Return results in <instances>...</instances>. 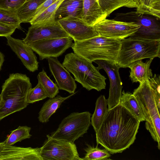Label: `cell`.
<instances>
[{
	"label": "cell",
	"mask_w": 160,
	"mask_h": 160,
	"mask_svg": "<svg viewBox=\"0 0 160 160\" xmlns=\"http://www.w3.org/2000/svg\"><path fill=\"white\" fill-rule=\"evenodd\" d=\"M119 104L125 107L140 122L145 121L139 103L132 93L123 90Z\"/></svg>",
	"instance_id": "cell-23"
},
{
	"label": "cell",
	"mask_w": 160,
	"mask_h": 160,
	"mask_svg": "<svg viewBox=\"0 0 160 160\" xmlns=\"http://www.w3.org/2000/svg\"><path fill=\"white\" fill-rule=\"evenodd\" d=\"M64 0H57L42 13L30 22L33 24L51 25L55 23V15L57 9Z\"/></svg>",
	"instance_id": "cell-24"
},
{
	"label": "cell",
	"mask_w": 160,
	"mask_h": 160,
	"mask_svg": "<svg viewBox=\"0 0 160 160\" xmlns=\"http://www.w3.org/2000/svg\"><path fill=\"white\" fill-rule=\"evenodd\" d=\"M73 40L70 37L44 39L34 42L28 45L39 55L40 60H42L59 57L71 47Z\"/></svg>",
	"instance_id": "cell-11"
},
{
	"label": "cell",
	"mask_w": 160,
	"mask_h": 160,
	"mask_svg": "<svg viewBox=\"0 0 160 160\" xmlns=\"http://www.w3.org/2000/svg\"><path fill=\"white\" fill-rule=\"evenodd\" d=\"M47 137L41 147L42 160H82L74 143L53 138L50 135Z\"/></svg>",
	"instance_id": "cell-8"
},
{
	"label": "cell",
	"mask_w": 160,
	"mask_h": 160,
	"mask_svg": "<svg viewBox=\"0 0 160 160\" xmlns=\"http://www.w3.org/2000/svg\"><path fill=\"white\" fill-rule=\"evenodd\" d=\"M138 87L134 90L133 95L140 106L146 123L160 120L159 111L155 100L154 92L148 79L139 83Z\"/></svg>",
	"instance_id": "cell-10"
},
{
	"label": "cell",
	"mask_w": 160,
	"mask_h": 160,
	"mask_svg": "<svg viewBox=\"0 0 160 160\" xmlns=\"http://www.w3.org/2000/svg\"><path fill=\"white\" fill-rule=\"evenodd\" d=\"M48 96L41 84L39 82L33 88H31L28 91L27 97V103H32L42 100Z\"/></svg>",
	"instance_id": "cell-32"
},
{
	"label": "cell",
	"mask_w": 160,
	"mask_h": 160,
	"mask_svg": "<svg viewBox=\"0 0 160 160\" xmlns=\"http://www.w3.org/2000/svg\"><path fill=\"white\" fill-rule=\"evenodd\" d=\"M70 37L57 21L51 25L33 24L28 29L26 37L22 40L29 45L40 40Z\"/></svg>",
	"instance_id": "cell-14"
},
{
	"label": "cell",
	"mask_w": 160,
	"mask_h": 160,
	"mask_svg": "<svg viewBox=\"0 0 160 160\" xmlns=\"http://www.w3.org/2000/svg\"><path fill=\"white\" fill-rule=\"evenodd\" d=\"M37 78L38 82L42 85L48 98H53L59 93V89L58 86L50 78L44 70L39 73Z\"/></svg>",
	"instance_id": "cell-29"
},
{
	"label": "cell",
	"mask_w": 160,
	"mask_h": 160,
	"mask_svg": "<svg viewBox=\"0 0 160 160\" xmlns=\"http://www.w3.org/2000/svg\"><path fill=\"white\" fill-rule=\"evenodd\" d=\"M94 62L98 65L97 69H104L109 78L110 85L107 100L108 109H110L119 104L122 95V83L119 72L120 68L116 63L106 60H96Z\"/></svg>",
	"instance_id": "cell-12"
},
{
	"label": "cell",
	"mask_w": 160,
	"mask_h": 160,
	"mask_svg": "<svg viewBox=\"0 0 160 160\" xmlns=\"http://www.w3.org/2000/svg\"><path fill=\"white\" fill-rule=\"evenodd\" d=\"M74 41H81L99 35L93 26L88 25L81 18L67 17L57 20Z\"/></svg>",
	"instance_id": "cell-13"
},
{
	"label": "cell",
	"mask_w": 160,
	"mask_h": 160,
	"mask_svg": "<svg viewBox=\"0 0 160 160\" xmlns=\"http://www.w3.org/2000/svg\"><path fill=\"white\" fill-rule=\"evenodd\" d=\"M41 148H23L4 144L0 152V160H42Z\"/></svg>",
	"instance_id": "cell-17"
},
{
	"label": "cell",
	"mask_w": 160,
	"mask_h": 160,
	"mask_svg": "<svg viewBox=\"0 0 160 160\" xmlns=\"http://www.w3.org/2000/svg\"><path fill=\"white\" fill-rule=\"evenodd\" d=\"M84 150L86 153L82 158V160H108L111 156L110 152L106 149H101L97 146L95 148L88 145Z\"/></svg>",
	"instance_id": "cell-31"
},
{
	"label": "cell",
	"mask_w": 160,
	"mask_h": 160,
	"mask_svg": "<svg viewBox=\"0 0 160 160\" xmlns=\"http://www.w3.org/2000/svg\"><path fill=\"white\" fill-rule=\"evenodd\" d=\"M150 86L153 89L157 107L160 111V78L159 75L154 74V76L148 79Z\"/></svg>",
	"instance_id": "cell-33"
},
{
	"label": "cell",
	"mask_w": 160,
	"mask_h": 160,
	"mask_svg": "<svg viewBox=\"0 0 160 160\" xmlns=\"http://www.w3.org/2000/svg\"><path fill=\"white\" fill-rule=\"evenodd\" d=\"M121 41L116 63L120 68H128L132 63L138 60L160 58V40L130 36Z\"/></svg>",
	"instance_id": "cell-5"
},
{
	"label": "cell",
	"mask_w": 160,
	"mask_h": 160,
	"mask_svg": "<svg viewBox=\"0 0 160 160\" xmlns=\"http://www.w3.org/2000/svg\"><path fill=\"white\" fill-rule=\"evenodd\" d=\"M46 0H29L16 10L21 23L29 22L33 19L38 7Z\"/></svg>",
	"instance_id": "cell-25"
},
{
	"label": "cell",
	"mask_w": 160,
	"mask_h": 160,
	"mask_svg": "<svg viewBox=\"0 0 160 160\" xmlns=\"http://www.w3.org/2000/svg\"><path fill=\"white\" fill-rule=\"evenodd\" d=\"M107 106V100L104 95H100L97 100L94 112L91 118V124L95 132L98 130L107 115L108 110Z\"/></svg>",
	"instance_id": "cell-22"
},
{
	"label": "cell",
	"mask_w": 160,
	"mask_h": 160,
	"mask_svg": "<svg viewBox=\"0 0 160 160\" xmlns=\"http://www.w3.org/2000/svg\"><path fill=\"white\" fill-rule=\"evenodd\" d=\"M136 13L151 15L160 19V0H133Z\"/></svg>",
	"instance_id": "cell-26"
},
{
	"label": "cell",
	"mask_w": 160,
	"mask_h": 160,
	"mask_svg": "<svg viewBox=\"0 0 160 160\" xmlns=\"http://www.w3.org/2000/svg\"><path fill=\"white\" fill-rule=\"evenodd\" d=\"M106 17L97 1L83 0L81 19L88 25L93 26Z\"/></svg>",
	"instance_id": "cell-18"
},
{
	"label": "cell",
	"mask_w": 160,
	"mask_h": 160,
	"mask_svg": "<svg viewBox=\"0 0 160 160\" xmlns=\"http://www.w3.org/2000/svg\"><path fill=\"white\" fill-rule=\"evenodd\" d=\"M6 38L8 45L21 60L27 69L32 72L37 70L38 62L31 47L22 40L14 38L11 36Z\"/></svg>",
	"instance_id": "cell-15"
},
{
	"label": "cell",
	"mask_w": 160,
	"mask_h": 160,
	"mask_svg": "<svg viewBox=\"0 0 160 160\" xmlns=\"http://www.w3.org/2000/svg\"><path fill=\"white\" fill-rule=\"evenodd\" d=\"M93 27L100 36L122 40L133 35L140 26L133 22L105 19Z\"/></svg>",
	"instance_id": "cell-9"
},
{
	"label": "cell",
	"mask_w": 160,
	"mask_h": 160,
	"mask_svg": "<svg viewBox=\"0 0 160 160\" xmlns=\"http://www.w3.org/2000/svg\"><path fill=\"white\" fill-rule=\"evenodd\" d=\"M114 19L126 22H133L140 26L138 31L131 37L160 40V19L153 16L131 11L117 13Z\"/></svg>",
	"instance_id": "cell-7"
},
{
	"label": "cell",
	"mask_w": 160,
	"mask_h": 160,
	"mask_svg": "<svg viewBox=\"0 0 160 160\" xmlns=\"http://www.w3.org/2000/svg\"><path fill=\"white\" fill-rule=\"evenodd\" d=\"M62 65L74 76L75 80L88 91H98L106 88V78L100 74L92 62L74 52L66 55Z\"/></svg>",
	"instance_id": "cell-4"
},
{
	"label": "cell",
	"mask_w": 160,
	"mask_h": 160,
	"mask_svg": "<svg viewBox=\"0 0 160 160\" xmlns=\"http://www.w3.org/2000/svg\"><path fill=\"white\" fill-rule=\"evenodd\" d=\"M153 59L150 58L145 62L142 60L135 61L128 66L130 69L129 76L133 82L142 83L152 77L150 66Z\"/></svg>",
	"instance_id": "cell-19"
},
{
	"label": "cell",
	"mask_w": 160,
	"mask_h": 160,
	"mask_svg": "<svg viewBox=\"0 0 160 160\" xmlns=\"http://www.w3.org/2000/svg\"><path fill=\"white\" fill-rule=\"evenodd\" d=\"M0 22L21 29L20 21L16 11L0 8Z\"/></svg>",
	"instance_id": "cell-30"
},
{
	"label": "cell",
	"mask_w": 160,
	"mask_h": 160,
	"mask_svg": "<svg viewBox=\"0 0 160 160\" xmlns=\"http://www.w3.org/2000/svg\"><path fill=\"white\" fill-rule=\"evenodd\" d=\"M32 88L30 78L26 74H10L2 86L0 95L3 103L0 108V120L26 108L27 94Z\"/></svg>",
	"instance_id": "cell-2"
},
{
	"label": "cell",
	"mask_w": 160,
	"mask_h": 160,
	"mask_svg": "<svg viewBox=\"0 0 160 160\" xmlns=\"http://www.w3.org/2000/svg\"><path fill=\"white\" fill-rule=\"evenodd\" d=\"M103 12L108 17L113 11L122 7L136 8L133 0H97Z\"/></svg>",
	"instance_id": "cell-27"
},
{
	"label": "cell",
	"mask_w": 160,
	"mask_h": 160,
	"mask_svg": "<svg viewBox=\"0 0 160 160\" xmlns=\"http://www.w3.org/2000/svg\"><path fill=\"white\" fill-rule=\"evenodd\" d=\"M140 122L119 104L108 109L95 132L97 146L100 144L111 154L122 152L134 143Z\"/></svg>",
	"instance_id": "cell-1"
},
{
	"label": "cell",
	"mask_w": 160,
	"mask_h": 160,
	"mask_svg": "<svg viewBox=\"0 0 160 160\" xmlns=\"http://www.w3.org/2000/svg\"><path fill=\"white\" fill-rule=\"evenodd\" d=\"M119 39L98 35L81 41H74L71 48L74 52L91 62L105 60L117 63L121 48Z\"/></svg>",
	"instance_id": "cell-3"
},
{
	"label": "cell",
	"mask_w": 160,
	"mask_h": 160,
	"mask_svg": "<svg viewBox=\"0 0 160 160\" xmlns=\"http://www.w3.org/2000/svg\"><path fill=\"white\" fill-rule=\"evenodd\" d=\"M5 143L4 141L2 142H0V152L3 149Z\"/></svg>",
	"instance_id": "cell-38"
},
{
	"label": "cell",
	"mask_w": 160,
	"mask_h": 160,
	"mask_svg": "<svg viewBox=\"0 0 160 160\" xmlns=\"http://www.w3.org/2000/svg\"><path fill=\"white\" fill-rule=\"evenodd\" d=\"M4 61V55L0 51V71L2 69V67Z\"/></svg>",
	"instance_id": "cell-37"
},
{
	"label": "cell",
	"mask_w": 160,
	"mask_h": 160,
	"mask_svg": "<svg viewBox=\"0 0 160 160\" xmlns=\"http://www.w3.org/2000/svg\"><path fill=\"white\" fill-rule=\"evenodd\" d=\"M91 115L88 111L73 112L62 120L58 128L50 136L53 138L74 143L87 132L91 124Z\"/></svg>",
	"instance_id": "cell-6"
},
{
	"label": "cell",
	"mask_w": 160,
	"mask_h": 160,
	"mask_svg": "<svg viewBox=\"0 0 160 160\" xmlns=\"http://www.w3.org/2000/svg\"><path fill=\"white\" fill-rule=\"evenodd\" d=\"M57 58H48L50 70L59 89L66 91L70 94L74 93L77 88L75 80Z\"/></svg>",
	"instance_id": "cell-16"
},
{
	"label": "cell",
	"mask_w": 160,
	"mask_h": 160,
	"mask_svg": "<svg viewBox=\"0 0 160 160\" xmlns=\"http://www.w3.org/2000/svg\"><path fill=\"white\" fill-rule=\"evenodd\" d=\"M29 0H0V8L16 11Z\"/></svg>",
	"instance_id": "cell-34"
},
{
	"label": "cell",
	"mask_w": 160,
	"mask_h": 160,
	"mask_svg": "<svg viewBox=\"0 0 160 160\" xmlns=\"http://www.w3.org/2000/svg\"><path fill=\"white\" fill-rule=\"evenodd\" d=\"M95 0V1H96L98 2L97 0Z\"/></svg>",
	"instance_id": "cell-40"
},
{
	"label": "cell",
	"mask_w": 160,
	"mask_h": 160,
	"mask_svg": "<svg viewBox=\"0 0 160 160\" xmlns=\"http://www.w3.org/2000/svg\"><path fill=\"white\" fill-rule=\"evenodd\" d=\"M17 28L0 22V37H7L11 36Z\"/></svg>",
	"instance_id": "cell-35"
},
{
	"label": "cell",
	"mask_w": 160,
	"mask_h": 160,
	"mask_svg": "<svg viewBox=\"0 0 160 160\" xmlns=\"http://www.w3.org/2000/svg\"><path fill=\"white\" fill-rule=\"evenodd\" d=\"M57 0H46L45 1L37 8L35 12L33 18L36 17L42 13Z\"/></svg>",
	"instance_id": "cell-36"
},
{
	"label": "cell",
	"mask_w": 160,
	"mask_h": 160,
	"mask_svg": "<svg viewBox=\"0 0 160 160\" xmlns=\"http://www.w3.org/2000/svg\"><path fill=\"white\" fill-rule=\"evenodd\" d=\"M3 103V102L2 100L1 96L0 95V108H1L2 106Z\"/></svg>",
	"instance_id": "cell-39"
},
{
	"label": "cell",
	"mask_w": 160,
	"mask_h": 160,
	"mask_svg": "<svg viewBox=\"0 0 160 160\" xmlns=\"http://www.w3.org/2000/svg\"><path fill=\"white\" fill-rule=\"evenodd\" d=\"M30 127L27 126H19L17 129L11 131L9 135L4 141L5 144L8 145H13L18 142L27 138L32 136L30 132L31 130Z\"/></svg>",
	"instance_id": "cell-28"
},
{
	"label": "cell",
	"mask_w": 160,
	"mask_h": 160,
	"mask_svg": "<svg viewBox=\"0 0 160 160\" xmlns=\"http://www.w3.org/2000/svg\"><path fill=\"white\" fill-rule=\"evenodd\" d=\"M75 93L66 97L57 95L53 98H49L43 104L38 113V119L42 123H46L49 121L50 117L59 108L61 104Z\"/></svg>",
	"instance_id": "cell-21"
},
{
	"label": "cell",
	"mask_w": 160,
	"mask_h": 160,
	"mask_svg": "<svg viewBox=\"0 0 160 160\" xmlns=\"http://www.w3.org/2000/svg\"><path fill=\"white\" fill-rule=\"evenodd\" d=\"M83 0H64L57 10L56 21L67 17L81 18Z\"/></svg>",
	"instance_id": "cell-20"
}]
</instances>
